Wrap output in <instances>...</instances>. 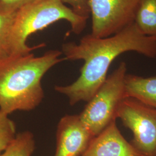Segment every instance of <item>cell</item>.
<instances>
[{
  "label": "cell",
  "mask_w": 156,
  "mask_h": 156,
  "mask_svg": "<svg viewBox=\"0 0 156 156\" xmlns=\"http://www.w3.org/2000/svg\"><path fill=\"white\" fill-rule=\"evenodd\" d=\"M35 149L33 134L29 131H24L16 134L0 156H31Z\"/></svg>",
  "instance_id": "12"
},
{
  "label": "cell",
  "mask_w": 156,
  "mask_h": 156,
  "mask_svg": "<svg viewBox=\"0 0 156 156\" xmlns=\"http://www.w3.org/2000/svg\"><path fill=\"white\" fill-rule=\"evenodd\" d=\"M117 119L129 129L131 144L145 156H156V109L131 97H126L117 109Z\"/></svg>",
  "instance_id": "5"
},
{
  "label": "cell",
  "mask_w": 156,
  "mask_h": 156,
  "mask_svg": "<svg viewBox=\"0 0 156 156\" xmlns=\"http://www.w3.org/2000/svg\"><path fill=\"white\" fill-rule=\"evenodd\" d=\"M61 51L65 60L84 61L80 75L73 83L55 87L56 91L67 96L73 106L80 101L88 102L93 98L106 80L112 62L122 54L134 51L156 58V39L143 34L134 23L108 37L88 34L78 44H64Z\"/></svg>",
  "instance_id": "1"
},
{
  "label": "cell",
  "mask_w": 156,
  "mask_h": 156,
  "mask_svg": "<svg viewBox=\"0 0 156 156\" xmlns=\"http://www.w3.org/2000/svg\"><path fill=\"white\" fill-rule=\"evenodd\" d=\"M94 137L79 115H66L57 125L55 156H82Z\"/></svg>",
  "instance_id": "7"
},
{
  "label": "cell",
  "mask_w": 156,
  "mask_h": 156,
  "mask_svg": "<svg viewBox=\"0 0 156 156\" xmlns=\"http://www.w3.org/2000/svg\"><path fill=\"white\" fill-rule=\"evenodd\" d=\"M16 12L0 8V63L16 56L33 53L34 50L45 46L44 44L24 46L18 42L13 30Z\"/></svg>",
  "instance_id": "9"
},
{
  "label": "cell",
  "mask_w": 156,
  "mask_h": 156,
  "mask_svg": "<svg viewBox=\"0 0 156 156\" xmlns=\"http://www.w3.org/2000/svg\"><path fill=\"white\" fill-rule=\"evenodd\" d=\"M62 20L70 24L73 33L80 34L88 19L75 13L62 0H33L16 12L13 34L21 45L27 46L30 35Z\"/></svg>",
  "instance_id": "3"
},
{
  "label": "cell",
  "mask_w": 156,
  "mask_h": 156,
  "mask_svg": "<svg viewBox=\"0 0 156 156\" xmlns=\"http://www.w3.org/2000/svg\"><path fill=\"white\" fill-rule=\"evenodd\" d=\"M16 126L8 115L0 111V154H1L16 135Z\"/></svg>",
  "instance_id": "13"
},
{
  "label": "cell",
  "mask_w": 156,
  "mask_h": 156,
  "mask_svg": "<svg viewBox=\"0 0 156 156\" xmlns=\"http://www.w3.org/2000/svg\"><path fill=\"white\" fill-rule=\"evenodd\" d=\"M127 65L121 62L106 78L93 98L79 115L82 121L95 136L116 120L117 109L126 98L125 77Z\"/></svg>",
  "instance_id": "4"
},
{
  "label": "cell",
  "mask_w": 156,
  "mask_h": 156,
  "mask_svg": "<svg viewBox=\"0 0 156 156\" xmlns=\"http://www.w3.org/2000/svg\"><path fill=\"white\" fill-rule=\"evenodd\" d=\"M60 50H50L43 55L33 53L16 56L0 63V111H31L44 98L41 80L46 73L65 60Z\"/></svg>",
  "instance_id": "2"
},
{
  "label": "cell",
  "mask_w": 156,
  "mask_h": 156,
  "mask_svg": "<svg viewBox=\"0 0 156 156\" xmlns=\"http://www.w3.org/2000/svg\"><path fill=\"white\" fill-rule=\"evenodd\" d=\"M134 23L142 33L156 39V0H141Z\"/></svg>",
  "instance_id": "11"
},
{
  "label": "cell",
  "mask_w": 156,
  "mask_h": 156,
  "mask_svg": "<svg viewBox=\"0 0 156 156\" xmlns=\"http://www.w3.org/2000/svg\"><path fill=\"white\" fill-rule=\"evenodd\" d=\"M82 156H145L128 142L112 122L91 140Z\"/></svg>",
  "instance_id": "8"
},
{
  "label": "cell",
  "mask_w": 156,
  "mask_h": 156,
  "mask_svg": "<svg viewBox=\"0 0 156 156\" xmlns=\"http://www.w3.org/2000/svg\"><path fill=\"white\" fill-rule=\"evenodd\" d=\"M125 94L156 109V76L145 78L127 73Z\"/></svg>",
  "instance_id": "10"
},
{
  "label": "cell",
  "mask_w": 156,
  "mask_h": 156,
  "mask_svg": "<svg viewBox=\"0 0 156 156\" xmlns=\"http://www.w3.org/2000/svg\"><path fill=\"white\" fill-rule=\"evenodd\" d=\"M33 0H0V8L5 11L16 12L22 6Z\"/></svg>",
  "instance_id": "15"
},
{
  "label": "cell",
  "mask_w": 156,
  "mask_h": 156,
  "mask_svg": "<svg viewBox=\"0 0 156 156\" xmlns=\"http://www.w3.org/2000/svg\"><path fill=\"white\" fill-rule=\"evenodd\" d=\"M63 3L70 6L73 11L79 16L89 19L90 16L88 0H62Z\"/></svg>",
  "instance_id": "14"
},
{
  "label": "cell",
  "mask_w": 156,
  "mask_h": 156,
  "mask_svg": "<svg viewBox=\"0 0 156 156\" xmlns=\"http://www.w3.org/2000/svg\"><path fill=\"white\" fill-rule=\"evenodd\" d=\"M92 19L91 34L112 36L135 22L141 0H88Z\"/></svg>",
  "instance_id": "6"
}]
</instances>
